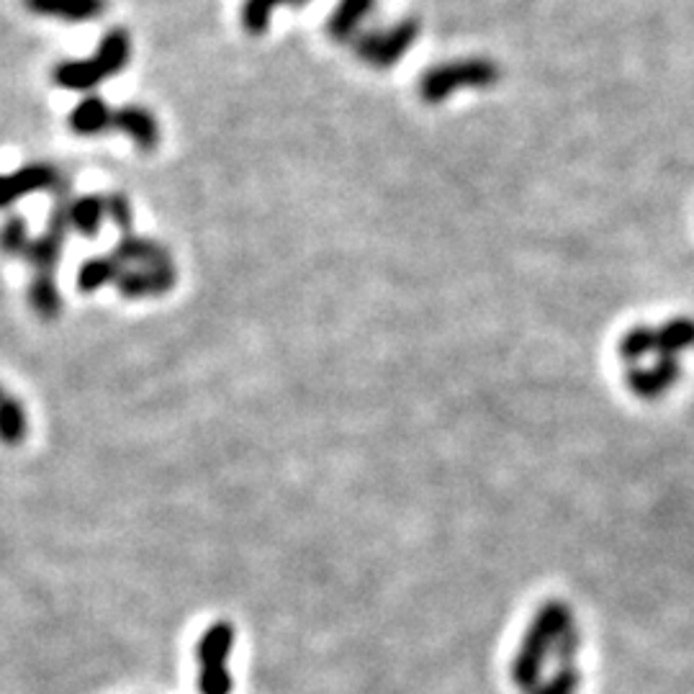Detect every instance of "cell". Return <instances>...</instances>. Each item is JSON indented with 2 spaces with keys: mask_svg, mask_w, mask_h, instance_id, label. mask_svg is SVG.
<instances>
[{
  "mask_svg": "<svg viewBox=\"0 0 694 694\" xmlns=\"http://www.w3.org/2000/svg\"><path fill=\"white\" fill-rule=\"evenodd\" d=\"M571 625H577V620L566 602L550 599L541 605L512 658V682L522 694L537 690L545 677V664L554 661L558 641Z\"/></svg>",
  "mask_w": 694,
  "mask_h": 694,
  "instance_id": "obj_1",
  "label": "cell"
},
{
  "mask_svg": "<svg viewBox=\"0 0 694 694\" xmlns=\"http://www.w3.org/2000/svg\"><path fill=\"white\" fill-rule=\"evenodd\" d=\"M132 39L124 28H111L101 39L96 54L88 60H67L54 67V83L67 90H94L109 77L119 75L129 65Z\"/></svg>",
  "mask_w": 694,
  "mask_h": 694,
  "instance_id": "obj_2",
  "label": "cell"
},
{
  "mask_svg": "<svg viewBox=\"0 0 694 694\" xmlns=\"http://www.w3.org/2000/svg\"><path fill=\"white\" fill-rule=\"evenodd\" d=\"M497 80L499 67L492 60L469 57V60L430 67L420 80V96L424 103H443L456 88H488Z\"/></svg>",
  "mask_w": 694,
  "mask_h": 694,
  "instance_id": "obj_3",
  "label": "cell"
},
{
  "mask_svg": "<svg viewBox=\"0 0 694 694\" xmlns=\"http://www.w3.org/2000/svg\"><path fill=\"white\" fill-rule=\"evenodd\" d=\"M232 646H235V628L232 622L219 620L209 625L196 646L198 658V692L201 694H232V674L226 669Z\"/></svg>",
  "mask_w": 694,
  "mask_h": 694,
  "instance_id": "obj_4",
  "label": "cell"
},
{
  "mask_svg": "<svg viewBox=\"0 0 694 694\" xmlns=\"http://www.w3.org/2000/svg\"><path fill=\"white\" fill-rule=\"evenodd\" d=\"M420 37V24L414 18H404L392 28H373L356 37L352 47L360 60L373 67H392L407 54V49Z\"/></svg>",
  "mask_w": 694,
  "mask_h": 694,
  "instance_id": "obj_5",
  "label": "cell"
},
{
  "mask_svg": "<svg viewBox=\"0 0 694 694\" xmlns=\"http://www.w3.org/2000/svg\"><path fill=\"white\" fill-rule=\"evenodd\" d=\"M679 375H682V363H679V358L661 356V358H654V363L630 368L628 388L635 396H641V399L656 401L677 386Z\"/></svg>",
  "mask_w": 694,
  "mask_h": 694,
  "instance_id": "obj_6",
  "label": "cell"
},
{
  "mask_svg": "<svg viewBox=\"0 0 694 694\" xmlns=\"http://www.w3.org/2000/svg\"><path fill=\"white\" fill-rule=\"evenodd\" d=\"M60 186V173L49 165H26L21 170H13L9 175H0V207L16 201L26 194H37V190L57 188Z\"/></svg>",
  "mask_w": 694,
  "mask_h": 694,
  "instance_id": "obj_7",
  "label": "cell"
},
{
  "mask_svg": "<svg viewBox=\"0 0 694 694\" xmlns=\"http://www.w3.org/2000/svg\"><path fill=\"white\" fill-rule=\"evenodd\" d=\"M111 129L126 134V137L145 152H150L160 145L158 119L147 109H141V106H122V109H113Z\"/></svg>",
  "mask_w": 694,
  "mask_h": 694,
  "instance_id": "obj_8",
  "label": "cell"
},
{
  "mask_svg": "<svg viewBox=\"0 0 694 694\" xmlns=\"http://www.w3.org/2000/svg\"><path fill=\"white\" fill-rule=\"evenodd\" d=\"M24 5L34 16L67 21V24L101 18L106 11V0H24Z\"/></svg>",
  "mask_w": 694,
  "mask_h": 694,
  "instance_id": "obj_9",
  "label": "cell"
},
{
  "mask_svg": "<svg viewBox=\"0 0 694 694\" xmlns=\"http://www.w3.org/2000/svg\"><path fill=\"white\" fill-rule=\"evenodd\" d=\"M686 350H694V317H674L656 327L654 358H679Z\"/></svg>",
  "mask_w": 694,
  "mask_h": 694,
  "instance_id": "obj_10",
  "label": "cell"
},
{
  "mask_svg": "<svg viewBox=\"0 0 694 694\" xmlns=\"http://www.w3.org/2000/svg\"><path fill=\"white\" fill-rule=\"evenodd\" d=\"M111 119L113 109H109V103L98 96H88L70 113V129L80 137H94V134L111 129Z\"/></svg>",
  "mask_w": 694,
  "mask_h": 694,
  "instance_id": "obj_11",
  "label": "cell"
},
{
  "mask_svg": "<svg viewBox=\"0 0 694 694\" xmlns=\"http://www.w3.org/2000/svg\"><path fill=\"white\" fill-rule=\"evenodd\" d=\"M375 0H339L335 13L327 21V32L332 39L347 41L358 34V26L373 11Z\"/></svg>",
  "mask_w": 694,
  "mask_h": 694,
  "instance_id": "obj_12",
  "label": "cell"
},
{
  "mask_svg": "<svg viewBox=\"0 0 694 694\" xmlns=\"http://www.w3.org/2000/svg\"><path fill=\"white\" fill-rule=\"evenodd\" d=\"M620 358L625 360L630 365H643V360L654 358L656 352V327H633L630 332H625L618 345Z\"/></svg>",
  "mask_w": 694,
  "mask_h": 694,
  "instance_id": "obj_13",
  "label": "cell"
},
{
  "mask_svg": "<svg viewBox=\"0 0 694 694\" xmlns=\"http://www.w3.org/2000/svg\"><path fill=\"white\" fill-rule=\"evenodd\" d=\"M106 214H109V207H106L103 198L85 196L70 207V224H73L75 230L94 235V232H98V226H101Z\"/></svg>",
  "mask_w": 694,
  "mask_h": 694,
  "instance_id": "obj_14",
  "label": "cell"
},
{
  "mask_svg": "<svg viewBox=\"0 0 694 694\" xmlns=\"http://www.w3.org/2000/svg\"><path fill=\"white\" fill-rule=\"evenodd\" d=\"M579 686H582L579 664H556V669L543 677L533 694H579Z\"/></svg>",
  "mask_w": 694,
  "mask_h": 694,
  "instance_id": "obj_15",
  "label": "cell"
},
{
  "mask_svg": "<svg viewBox=\"0 0 694 694\" xmlns=\"http://www.w3.org/2000/svg\"><path fill=\"white\" fill-rule=\"evenodd\" d=\"M278 3H292V0H245L243 9V24L252 37H260L265 34L268 21H271V11Z\"/></svg>",
  "mask_w": 694,
  "mask_h": 694,
  "instance_id": "obj_16",
  "label": "cell"
},
{
  "mask_svg": "<svg viewBox=\"0 0 694 694\" xmlns=\"http://www.w3.org/2000/svg\"><path fill=\"white\" fill-rule=\"evenodd\" d=\"M292 3H294V5H307L309 0H292Z\"/></svg>",
  "mask_w": 694,
  "mask_h": 694,
  "instance_id": "obj_17",
  "label": "cell"
}]
</instances>
